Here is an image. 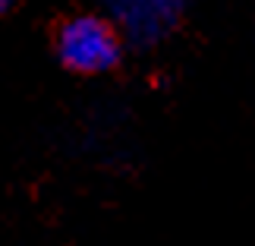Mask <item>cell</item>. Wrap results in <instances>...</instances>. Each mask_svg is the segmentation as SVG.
Here are the masks:
<instances>
[{"label":"cell","instance_id":"obj_1","mask_svg":"<svg viewBox=\"0 0 255 246\" xmlns=\"http://www.w3.org/2000/svg\"><path fill=\"white\" fill-rule=\"evenodd\" d=\"M57 54L73 73H107L120 60V32L111 19L82 13L66 19L57 32Z\"/></svg>","mask_w":255,"mask_h":246},{"label":"cell","instance_id":"obj_2","mask_svg":"<svg viewBox=\"0 0 255 246\" xmlns=\"http://www.w3.org/2000/svg\"><path fill=\"white\" fill-rule=\"evenodd\" d=\"M101 6L114 19V25L132 41L151 44L176 25L186 0H101Z\"/></svg>","mask_w":255,"mask_h":246},{"label":"cell","instance_id":"obj_3","mask_svg":"<svg viewBox=\"0 0 255 246\" xmlns=\"http://www.w3.org/2000/svg\"><path fill=\"white\" fill-rule=\"evenodd\" d=\"M9 3H13V0H0V13H6V9H9Z\"/></svg>","mask_w":255,"mask_h":246}]
</instances>
